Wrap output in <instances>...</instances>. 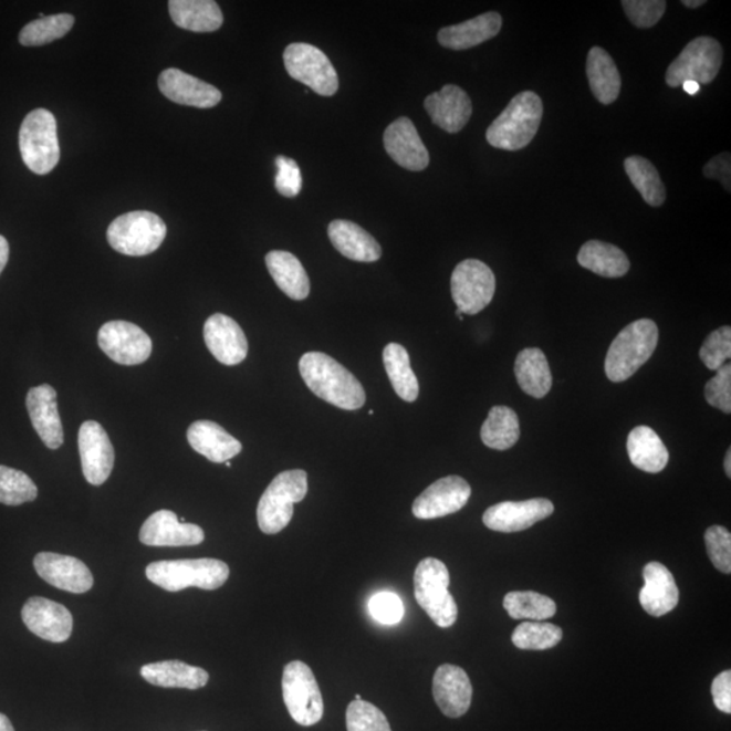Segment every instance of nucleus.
<instances>
[{"label":"nucleus","mask_w":731,"mask_h":731,"mask_svg":"<svg viewBox=\"0 0 731 731\" xmlns=\"http://www.w3.org/2000/svg\"><path fill=\"white\" fill-rule=\"evenodd\" d=\"M712 700L719 711L731 714V672L719 673L711 686Z\"/></svg>","instance_id":"51"},{"label":"nucleus","mask_w":731,"mask_h":731,"mask_svg":"<svg viewBox=\"0 0 731 731\" xmlns=\"http://www.w3.org/2000/svg\"><path fill=\"white\" fill-rule=\"evenodd\" d=\"M38 497L39 489L27 473L0 464V503L15 507L30 503Z\"/></svg>","instance_id":"43"},{"label":"nucleus","mask_w":731,"mask_h":731,"mask_svg":"<svg viewBox=\"0 0 731 731\" xmlns=\"http://www.w3.org/2000/svg\"><path fill=\"white\" fill-rule=\"evenodd\" d=\"M286 71L294 81L304 83L313 93L323 96L335 95L340 90L334 65L323 51L305 42H294L283 52Z\"/></svg>","instance_id":"11"},{"label":"nucleus","mask_w":731,"mask_h":731,"mask_svg":"<svg viewBox=\"0 0 731 731\" xmlns=\"http://www.w3.org/2000/svg\"><path fill=\"white\" fill-rule=\"evenodd\" d=\"M625 170L646 203L650 207H662L667 191L654 163L643 156H630L625 160Z\"/></svg>","instance_id":"39"},{"label":"nucleus","mask_w":731,"mask_h":731,"mask_svg":"<svg viewBox=\"0 0 731 731\" xmlns=\"http://www.w3.org/2000/svg\"><path fill=\"white\" fill-rule=\"evenodd\" d=\"M10 247L8 240L0 236V274L6 268V264L9 262Z\"/></svg>","instance_id":"53"},{"label":"nucleus","mask_w":731,"mask_h":731,"mask_svg":"<svg viewBox=\"0 0 731 731\" xmlns=\"http://www.w3.org/2000/svg\"><path fill=\"white\" fill-rule=\"evenodd\" d=\"M75 18L71 14L42 17L28 23L21 30L20 42L23 46H41L64 38L74 27Z\"/></svg>","instance_id":"41"},{"label":"nucleus","mask_w":731,"mask_h":731,"mask_svg":"<svg viewBox=\"0 0 731 731\" xmlns=\"http://www.w3.org/2000/svg\"><path fill=\"white\" fill-rule=\"evenodd\" d=\"M300 373L314 395L337 408L356 410L366 403L364 386L327 354L306 353L300 361Z\"/></svg>","instance_id":"1"},{"label":"nucleus","mask_w":731,"mask_h":731,"mask_svg":"<svg viewBox=\"0 0 731 731\" xmlns=\"http://www.w3.org/2000/svg\"><path fill=\"white\" fill-rule=\"evenodd\" d=\"M723 51L712 38H698L681 51L668 66L666 81L669 87L682 86L687 81L710 84L721 71Z\"/></svg>","instance_id":"10"},{"label":"nucleus","mask_w":731,"mask_h":731,"mask_svg":"<svg viewBox=\"0 0 731 731\" xmlns=\"http://www.w3.org/2000/svg\"><path fill=\"white\" fill-rule=\"evenodd\" d=\"M269 273L273 276L276 286L288 297L302 301L311 293L310 276L304 265L301 264L293 253L286 251H271L265 255Z\"/></svg>","instance_id":"31"},{"label":"nucleus","mask_w":731,"mask_h":731,"mask_svg":"<svg viewBox=\"0 0 731 731\" xmlns=\"http://www.w3.org/2000/svg\"><path fill=\"white\" fill-rule=\"evenodd\" d=\"M521 437V426L515 410L493 407L481 428V439L489 449L504 451L515 446Z\"/></svg>","instance_id":"38"},{"label":"nucleus","mask_w":731,"mask_h":731,"mask_svg":"<svg viewBox=\"0 0 731 731\" xmlns=\"http://www.w3.org/2000/svg\"><path fill=\"white\" fill-rule=\"evenodd\" d=\"M159 88L166 98L185 106L210 108L219 105L222 100L219 88L177 69L161 72Z\"/></svg>","instance_id":"23"},{"label":"nucleus","mask_w":731,"mask_h":731,"mask_svg":"<svg viewBox=\"0 0 731 731\" xmlns=\"http://www.w3.org/2000/svg\"><path fill=\"white\" fill-rule=\"evenodd\" d=\"M682 88H685L687 94L697 95L700 92V84L697 82L687 81L682 83Z\"/></svg>","instance_id":"54"},{"label":"nucleus","mask_w":731,"mask_h":731,"mask_svg":"<svg viewBox=\"0 0 731 731\" xmlns=\"http://www.w3.org/2000/svg\"><path fill=\"white\" fill-rule=\"evenodd\" d=\"M724 471H727V474L730 479L731 477V450H728L727 458H724Z\"/></svg>","instance_id":"57"},{"label":"nucleus","mask_w":731,"mask_h":731,"mask_svg":"<svg viewBox=\"0 0 731 731\" xmlns=\"http://www.w3.org/2000/svg\"><path fill=\"white\" fill-rule=\"evenodd\" d=\"M23 624L39 638L65 643L74 628V618L62 604L34 596L22 608Z\"/></svg>","instance_id":"18"},{"label":"nucleus","mask_w":731,"mask_h":731,"mask_svg":"<svg viewBox=\"0 0 731 731\" xmlns=\"http://www.w3.org/2000/svg\"><path fill=\"white\" fill-rule=\"evenodd\" d=\"M384 366L393 389L404 401L414 403L419 397V380L416 378L407 349L401 344L389 343L384 349Z\"/></svg>","instance_id":"37"},{"label":"nucleus","mask_w":731,"mask_h":731,"mask_svg":"<svg viewBox=\"0 0 731 731\" xmlns=\"http://www.w3.org/2000/svg\"><path fill=\"white\" fill-rule=\"evenodd\" d=\"M515 376L524 393L542 398L552 389L553 377L546 355L540 348H525L515 362Z\"/></svg>","instance_id":"35"},{"label":"nucleus","mask_w":731,"mask_h":731,"mask_svg":"<svg viewBox=\"0 0 731 731\" xmlns=\"http://www.w3.org/2000/svg\"><path fill=\"white\" fill-rule=\"evenodd\" d=\"M0 731H15L10 719L4 714H0Z\"/></svg>","instance_id":"55"},{"label":"nucleus","mask_w":731,"mask_h":731,"mask_svg":"<svg viewBox=\"0 0 731 731\" xmlns=\"http://www.w3.org/2000/svg\"><path fill=\"white\" fill-rule=\"evenodd\" d=\"M644 588L639 591V603L646 613L660 618L678 607L680 591L666 565L660 562H649L644 567Z\"/></svg>","instance_id":"26"},{"label":"nucleus","mask_w":731,"mask_h":731,"mask_svg":"<svg viewBox=\"0 0 731 731\" xmlns=\"http://www.w3.org/2000/svg\"><path fill=\"white\" fill-rule=\"evenodd\" d=\"M699 355L710 370L717 372L727 365L731 356V328L729 325L711 332L700 348Z\"/></svg>","instance_id":"45"},{"label":"nucleus","mask_w":731,"mask_h":731,"mask_svg":"<svg viewBox=\"0 0 731 731\" xmlns=\"http://www.w3.org/2000/svg\"><path fill=\"white\" fill-rule=\"evenodd\" d=\"M658 343L654 320L640 318L619 332L606 358V374L613 383H624L651 358Z\"/></svg>","instance_id":"3"},{"label":"nucleus","mask_w":731,"mask_h":731,"mask_svg":"<svg viewBox=\"0 0 731 731\" xmlns=\"http://www.w3.org/2000/svg\"><path fill=\"white\" fill-rule=\"evenodd\" d=\"M730 154H721L707 163L703 168L706 178L721 180L724 189L730 192V173H731Z\"/></svg>","instance_id":"52"},{"label":"nucleus","mask_w":731,"mask_h":731,"mask_svg":"<svg viewBox=\"0 0 731 731\" xmlns=\"http://www.w3.org/2000/svg\"><path fill=\"white\" fill-rule=\"evenodd\" d=\"M503 27V18L499 13L481 14L467 22L439 30V44L452 51H464L497 38Z\"/></svg>","instance_id":"28"},{"label":"nucleus","mask_w":731,"mask_h":731,"mask_svg":"<svg viewBox=\"0 0 731 731\" xmlns=\"http://www.w3.org/2000/svg\"><path fill=\"white\" fill-rule=\"evenodd\" d=\"M168 9L175 25L190 32H216L223 23L220 6L213 0H171Z\"/></svg>","instance_id":"32"},{"label":"nucleus","mask_w":731,"mask_h":731,"mask_svg":"<svg viewBox=\"0 0 731 731\" xmlns=\"http://www.w3.org/2000/svg\"><path fill=\"white\" fill-rule=\"evenodd\" d=\"M346 722L347 731H391L384 712L365 700L349 703Z\"/></svg>","instance_id":"44"},{"label":"nucleus","mask_w":731,"mask_h":731,"mask_svg":"<svg viewBox=\"0 0 731 731\" xmlns=\"http://www.w3.org/2000/svg\"><path fill=\"white\" fill-rule=\"evenodd\" d=\"M554 512L552 501L531 499L524 501H503L492 505L483 513V524L499 533H519L545 521Z\"/></svg>","instance_id":"16"},{"label":"nucleus","mask_w":731,"mask_h":731,"mask_svg":"<svg viewBox=\"0 0 731 731\" xmlns=\"http://www.w3.org/2000/svg\"><path fill=\"white\" fill-rule=\"evenodd\" d=\"M432 693L435 702L446 717L459 718L470 709L473 687L462 668L445 664L435 672Z\"/></svg>","instance_id":"24"},{"label":"nucleus","mask_w":731,"mask_h":731,"mask_svg":"<svg viewBox=\"0 0 731 731\" xmlns=\"http://www.w3.org/2000/svg\"><path fill=\"white\" fill-rule=\"evenodd\" d=\"M497 292V276L477 259L459 263L451 275V294L463 314H477L491 304Z\"/></svg>","instance_id":"12"},{"label":"nucleus","mask_w":731,"mask_h":731,"mask_svg":"<svg viewBox=\"0 0 731 731\" xmlns=\"http://www.w3.org/2000/svg\"><path fill=\"white\" fill-rule=\"evenodd\" d=\"M282 693L290 717L301 727H313L322 721L323 695L305 662L292 661L283 669Z\"/></svg>","instance_id":"9"},{"label":"nucleus","mask_w":731,"mask_h":731,"mask_svg":"<svg viewBox=\"0 0 731 731\" xmlns=\"http://www.w3.org/2000/svg\"><path fill=\"white\" fill-rule=\"evenodd\" d=\"M561 627L545 622H524L512 633V643L522 650H547L561 643Z\"/></svg>","instance_id":"42"},{"label":"nucleus","mask_w":731,"mask_h":731,"mask_svg":"<svg viewBox=\"0 0 731 731\" xmlns=\"http://www.w3.org/2000/svg\"><path fill=\"white\" fill-rule=\"evenodd\" d=\"M682 4L686 6L688 9H698L700 6L706 4L704 0H685Z\"/></svg>","instance_id":"56"},{"label":"nucleus","mask_w":731,"mask_h":731,"mask_svg":"<svg viewBox=\"0 0 731 731\" xmlns=\"http://www.w3.org/2000/svg\"><path fill=\"white\" fill-rule=\"evenodd\" d=\"M706 400L724 414H731V366L729 364L717 370V376L706 385Z\"/></svg>","instance_id":"49"},{"label":"nucleus","mask_w":731,"mask_h":731,"mask_svg":"<svg viewBox=\"0 0 731 731\" xmlns=\"http://www.w3.org/2000/svg\"><path fill=\"white\" fill-rule=\"evenodd\" d=\"M203 540L205 533L199 525L180 523L177 513L168 510L153 513L140 530V541L147 546H196Z\"/></svg>","instance_id":"19"},{"label":"nucleus","mask_w":731,"mask_h":731,"mask_svg":"<svg viewBox=\"0 0 731 731\" xmlns=\"http://www.w3.org/2000/svg\"><path fill=\"white\" fill-rule=\"evenodd\" d=\"M587 75L592 94L603 105H612L620 94L622 79L614 59L601 46L588 53Z\"/></svg>","instance_id":"34"},{"label":"nucleus","mask_w":731,"mask_h":731,"mask_svg":"<svg viewBox=\"0 0 731 731\" xmlns=\"http://www.w3.org/2000/svg\"><path fill=\"white\" fill-rule=\"evenodd\" d=\"M307 493L306 471L295 469L282 471L259 500L257 516L259 529L264 534L281 533L292 521L294 504L304 500Z\"/></svg>","instance_id":"5"},{"label":"nucleus","mask_w":731,"mask_h":731,"mask_svg":"<svg viewBox=\"0 0 731 731\" xmlns=\"http://www.w3.org/2000/svg\"><path fill=\"white\" fill-rule=\"evenodd\" d=\"M425 107L432 123L447 133L461 132L473 114L469 95L455 84H446L440 92L428 95Z\"/></svg>","instance_id":"25"},{"label":"nucleus","mask_w":731,"mask_h":731,"mask_svg":"<svg viewBox=\"0 0 731 731\" xmlns=\"http://www.w3.org/2000/svg\"><path fill=\"white\" fill-rule=\"evenodd\" d=\"M20 150L23 163L34 174H50L58 166V123L51 112L35 108L28 114L20 129Z\"/></svg>","instance_id":"8"},{"label":"nucleus","mask_w":731,"mask_h":731,"mask_svg":"<svg viewBox=\"0 0 731 731\" xmlns=\"http://www.w3.org/2000/svg\"><path fill=\"white\" fill-rule=\"evenodd\" d=\"M542 117L543 104L540 95L533 92L518 94L489 126L487 142L494 148L521 150L534 140Z\"/></svg>","instance_id":"2"},{"label":"nucleus","mask_w":731,"mask_h":731,"mask_svg":"<svg viewBox=\"0 0 731 731\" xmlns=\"http://www.w3.org/2000/svg\"><path fill=\"white\" fill-rule=\"evenodd\" d=\"M471 488L462 477L449 476L431 483L415 500L414 515L422 521L443 518L461 511L468 504Z\"/></svg>","instance_id":"15"},{"label":"nucleus","mask_w":731,"mask_h":731,"mask_svg":"<svg viewBox=\"0 0 731 731\" xmlns=\"http://www.w3.org/2000/svg\"><path fill=\"white\" fill-rule=\"evenodd\" d=\"M145 575L150 583L168 592L190 587L215 591L227 583L229 566L213 558L157 561L147 566Z\"/></svg>","instance_id":"4"},{"label":"nucleus","mask_w":731,"mask_h":731,"mask_svg":"<svg viewBox=\"0 0 731 731\" xmlns=\"http://www.w3.org/2000/svg\"><path fill=\"white\" fill-rule=\"evenodd\" d=\"M187 440L198 455L210 462L226 463L240 455L243 446L215 421L198 420L187 430Z\"/></svg>","instance_id":"27"},{"label":"nucleus","mask_w":731,"mask_h":731,"mask_svg":"<svg viewBox=\"0 0 731 731\" xmlns=\"http://www.w3.org/2000/svg\"><path fill=\"white\" fill-rule=\"evenodd\" d=\"M77 443L84 477L92 485H102L111 477L116 461L114 447L105 428L98 421L83 422Z\"/></svg>","instance_id":"14"},{"label":"nucleus","mask_w":731,"mask_h":731,"mask_svg":"<svg viewBox=\"0 0 731 731\" xmlns=\"http://www.w3.org/2000/svg\"><path fill=\"white\" fill-rule=\"evenodd\" d=\"M166 236L165 221L144 210L117 217L107 229V241L112 249L128 257L149 255L159 249Z\"/></svg>","instance_id":"7"},{"label":"nucleus","mask_w":731,"mask_h":731,"mask_svg":"<svg viewBox=\"0 0 731 731\" xmlns=\"http://www.w3.org/2000/svg\"><path fill=\"white\" fill-rule=\"evenodd\" d=\"M140 672L143 679L149 685L163 688L199 690L209 681L207 670L175 660L148 664L142 668Z\"/></svg>","instance_id":"30"},{"label":"nucleus","mask_w":731,"mask_h":731,"mask_svg":"<svg viewBox=\"0 0 731 731\" xmlns=\"http://www.w3.org/2000/svg\"><path fill=\"white\" fill-rule=\"evenodd\" d=\"M627 452L634 467L646 473H660L669 462L666 445L655 430L646 426L636 427L628 434Z\"/></svg>","instance_id":"33"},{"label":"nucleus","mask_w":731,"mask_h":731,"mask_svg":"<svg viewBox=\"0 0 731 731\" xmlns=\"http://www.w3.org/2000/svg\"><path fill=\"white\" fill-rule=\"evenodd\" d=\"M203 337L211 355L222 365H239L249 354L244 331L227 314L210 316L205 323Z\"/></svg>","instance_id":"20"},{"label":"nucleus","mask_w":731,"mask_h":731,"mask_svg":"<svg viewBox=\"0 0 731 731\" xmlns=\"http://www.w3.org/2000/svg\"><path fill=\"white\" fill-rule=\"evenodd\" d=\"M98 344L108 358L119 365L144 364L153 354V341L138 325L129 322H108L100 330Z\"/></svg>","instance_id":"13"},{"label":"nucleus","mask_w":731,"mask_h":731,"mask_svg":"<svg viewBox=\"0 0 731 731\" xmlns=\"http://www.w3.org/2000/svg\"><path fill=\"white\" fill-rule=\"evenodd\" d=\"M577 261L582 268L604 278H620L630 270L624 251L599 240L587 241L579 249Z\"/></svg>","instance_id":"36"},{"label":"nucleus","mask_w":731,"mask_h":731,"mask_svg":"<svg viewBox=\"0 0 731 731\" xmlns=\"http://www.w3.org/2000/svg\"><path fill=\"white\" fill-rule=\"evenodd\" d=\"M328 236L335 249L352 261L372 263L379 261L383 255L378 241L355 222L332 221L328 227Z\"/></svg>","instance_id":"29"},{"label":"nucleus","mask_w":731,"mask_h":731,"mask_svg":"<svg viewBox=\"0 0 731 731\" xmlns=\"http://www.w3.org/2000/svg\"><path fill=\"white\" fill-rule=\"evenodd\" d=\"M622 6L633 25L640 29L655 27L667 9V2L664 0H624Z\"/></svg>","instance_id":"47"},{"label":"nucleus","mask_w":731,"mask_h":731,"mask_svg":"<svg viewBox=\"0 0 731 731\" xmlns=\"http://www.w3.org/2000/svg\"><path fill=\"white\" fill-rule=\"evenodd\" d=\"M34 570L44 582L71 594H86L94 585L88 566L71 555L40 553L35 555Z\"/></svg>","instance_id":"17"},{"label":"nucleus","mask_w":731,"mask_h":731,"mask_svg":"<svg viewBox=\"0 0 731 731\" xmlns=\"http://www.w3.org/2000/svg\"><path fill=\"white\" fill-rule=\"evenodd\" d=\"M276 178L275 189L281 196L294 198L302 189V177L297 161L285 156H278L275 160Z\"/></svg>","instance_id":"50"},{"label":"nucleus","mask_w":731,"mask_h":731,"mask_svg":"<svg viewBox=\"0 0 731 731\" xmlns=\"http://www.w3.org/2000/svg\"><path fill=\"white\" fill-rule=\"evenodd\" d=\"M368 612L378 624L393 626L400 624L404 616V604L396 594L379 592L368 601Z\"/></svg>","instance_id":"48"},{"label":"nucleus","mask_w":731,"mask_h":731,"mask_svg":"<svg viewBox=\"0 0 731 731\" xmlns=\"http://www.w3.org/2000/svg\"><path fill=\"white\" fill-rule=\"evenodd\" d=\"M415 597L435 625L447 628L456 624L458 607L450 594V573L442 561L426 558L415 571Z\"/></svg>","instance_id":"6"},{"label":"nucleus","mask_w":731,"mask_h":731,"mask_svg":"<svg viewBox=\"0 0 731 731\" xmlns=\"http://www.w3.org/2000/svg\"><path fill=\"white\" fill-rule=\"evenodd\" d=\"M27 407L35 432L51 450H58L64 443L62 419L58 407V393L51 385L35 386L28 393Z\"/></svg>","instance_id":"22"},{"label":"nucleus","mask_w":731,"mask_h":731,"mask_svg":"<svg viewBox=\"0 0 731 731\" xmlns=\"http://www.w3.org/2000/svg\"><path fill=\"white\" fill-rule=\"evenodd\" d=\"M707 554L719 572L731 573V534L722 525H711L704 535Z\"/></svg>","instance_id":"46"},{"label":"nucleus","mask_w":731,"mask_h":731,"mask_svg":"<svg viewBox=\"0 0 731 731\" xmlns=\"http://www.w3.org/2000/svg\"><path fill=\"white\" fill-rule=\"evenodd\" d=\"M384 145L386 153L405 170L422 171L430 165V154L413 121L407 117L396 119L386 128Z\"/></svg>","instance_id":"21"},{"label":"nucleus","mask_w":731,"mask_h":731,"mask_svg":"<svg viewBox=\"0 0 731 731\" xmlns=\"http://www.w3.org/2000/svg\"><path fill=\"white\" fill-rule=\"evenodd\" d=\"M226 464H227V468H231V467H232V463L229 462V461H227Z\"/></svg>","instance_id":"58"},{"label":"nucleus","mask_w":731,"mask_h":731,"mask_svg":"<svg viewBox=\"0 0 731 731\" xmlns=\"http://www.w3.org/2000/svg\"><path fill=\"white\" fill-rule=\"evenodd\" d=\"M355 700H362L361 695H356Z\"/></svg>","instance_id":"59"},{"label":"nucleus","mask_w":731,"mask_h":731,"mask_svg":"<svg viewBox=\"0 0 731 731\" xmlns=\"http://www.w3.org/2000/svg\"><path fill=\"white\" fill-rule=\"evenodd\" d=\"M503 604L511 618L518 620L542 622L557 613V606L550 597L533 591L510 592Z\"/></svg>","instance_id":"40"}]
</instances>
